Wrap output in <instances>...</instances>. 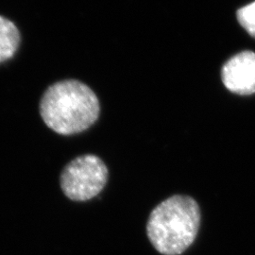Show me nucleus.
Masks as SVG:
<instances>
[{"mask_svg": "<svg viewBox=\"0 0 255 255\" xmlns=\"http://www.w3.org/2000/svg\"><path fill=\"white\" fill-rule=\"evenodd\" d=\"M39 114L51 130L60 135H74L97 121L100 102L95 93L77 80L54 82L43 92Z\"/></svg>", "mask_w": 255, "mask_h": 255, "instance_id": "obj_1", "label": "nucleus"}, {"mask_svg": "<svg viewBox=\"0 0 255 255\" xmlns=\"http://www.w3.org/2000/svg\"><path fill=\"white\" fill-rule=\"evenodd\" d=\"M200 225L198 202L188 196L175 195L152 210L146 232L149 241L160 254L180 255L193 244Z\"/></svg>", "mask_w": 255, "mask_h": 255, "instance_id": "obj_2", "label": "nucleus"}, {"mask_svg": "<svg viewBox=\"0 0 255 255\" xmlns=\"http://www.w3.org/2000/svg\"><path fill=\"white\" fill-rule=\"evenodd\" d=\"M107 180L108 169L101 158L95 155H83L64 167L60 182L68 199L85 201L98 196Z\"/></svg>", "mask_w": 255, "mask_h": 255, "instance_id": "obj_3", "label": "nucleus"}, {"mask_svg": "<svg viewBox=\"0 0 255 255\" xmlns=\"http://www.w3.org/2000/svg\"><path fill=\"white\" fill-rule=\"evenodd\" d=\"M222 82L231 92L239 95L255 93V53L243 51L223 65Z\"/></svg>", "mask_w": 255, "mask_h": 255, "instance_id": "obj_4", "label": "nucleus"}, {"mask_svg": "<svg viewBox=\"0 0 255 255\" xmlns=\"http://www.w3.org/2000/svg\"><path fill=\"white\" fill-rule=\"evenodd\" d=\"M22 33L10 19L0 15V65L13 60L22 46Z\"/></svg>", "mask_w": 255, "mask_h": 255, "instance_id": "obj_5", "label": "nucleus"}, {"mask_svg": "<svg viewBox=\"0 0 255 255\" xmlns=\"http://www.w3.org/2000/svg\"><path fill=\"white\" fill-rule=\"evenodd\" d=\"M237 20L251 36L255 37V1L237 10Z\"/></svg>", "mask_w": 255, "mask_h": 255, "instance_id": "obj_6", "label": "nucleus"}]
</instances>
